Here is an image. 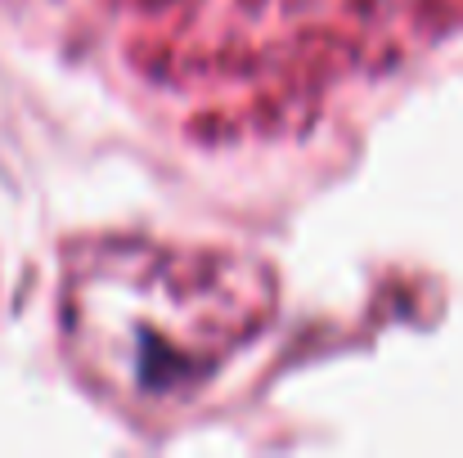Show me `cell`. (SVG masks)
Returning <instances> with one entry per match:
<instances>
[{
	"instance_id": "cell-1",
	"label": "cell",
	"mask_w": 463,
	"mask_h": 458,
	"mask_svg": "<svg viewBox=\"0 0 463 458\" xmlns=\"http://www.w3.org/2000/svg\"><path fill=\"white\" fill-rule=\"evenodd\" d=\"M275 310L266 266L234 252L90 248L63 284V332L77 373L122 405H171L252 341Z\"/></svg>"
}]
</instances>
